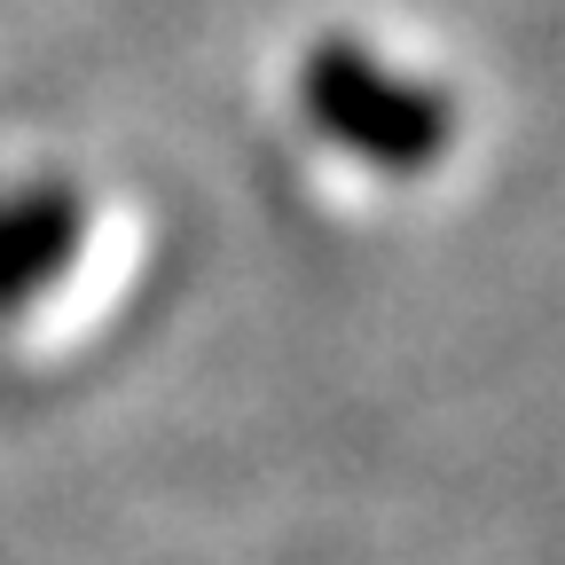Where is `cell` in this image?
Wrapping results in <instances>:
<instances>
[{"label": "cell", "instance_id": "obj_2", "mask_svg": "<svg viewBox=\"0 0 565 565\" xmlns=\"http://www.w3.org/2000/svg\"><path fill=\"white\" fill-rule=\"evenodd\" d=\"M79 244V204L71 196H32L0 212V299H24L71 259Z\"/></svg>", "mask_w": 565, "mask_h": 565}, {"label": "cell", "instance_id": "obj_1", "mask_svg": "<svg viewBox=\"0 0 565 565\" xmlns=\"http://www.w3.org/2000/svg\"><path fill=\"white\" fill-rule=\"evenodd\" d=\"M299 103L315 110V126H322L330 141H345L353 158L393 166V173H416V166H433V158L448 150V103H433L424 87L377 71L362 47H345V40L307 47V63H299Z\"/></svg>", "mask_w": 565, "mask_h": 565}]
</instances>
